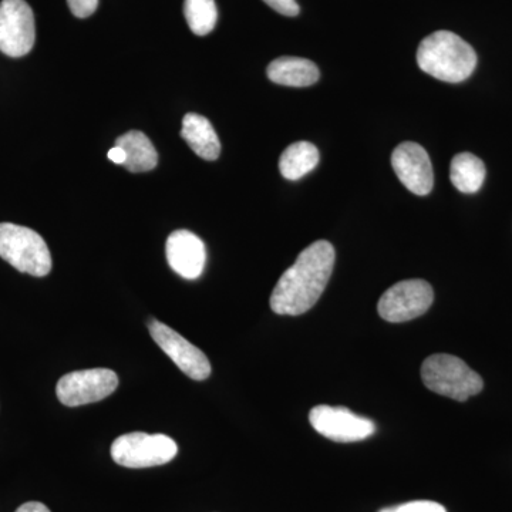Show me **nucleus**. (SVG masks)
<instances>
[{
    "instance_id": "obj_4",
    "label": "nucleus",
    "mask_w": 512,
    "mask_h": 512,
    "mask_svg": "<svg viewBox=\"0 0 512 512\" xmlns=\"http://www.w3.org/2000/svg\"><path fill=\"white\" fill-rule=\"evenodd\" d=\"M0 258L23 274L42 278L52 271V255L45 239L33 229L0 224Z\"/></svg>"
},
{
    "instance_id": "obj_12",
    "label": "nucleus",
    "mask_w": 512,
    "mask_h": 512,
    "mask_svg": "<svg viewBox=\"0 0 512 512\" xmlns=\"http://www.w3.org/2000/svg\"><path fill=\"white\" fill-rule=\"evenodd\" d=\"M165 254L168 265L181 278L194 281L204 272L207 261L204 242L187 229H178L168 237Z\"/></svg>"
},
{
    "instance_id": "obj_7",
    "label": "nucleus",
    "mask_w": 512,
    "mask_h": 512,
    "mask_svg": "<svg viewBox=\"0 0 512 512\" xmlns=\"http://www.w3.org/2000/svg\"><path fill=\"white\" fill-rule=\"evenodd\" d=\"M119 377L110 369L77 370L67 373L56 387L57 399L67 407L97 403L116 392Z\"/></svg>"
},
{
    "instance_id": "obj_1",
    "label": "nucleus",
    "mask_w": 512,
    "mask_h": 512,
    "mask_svg": "<svg viewBox=\"0 0 512 512\" xmlns=\"http://www.w3.org/2000/svg\"><path fill=\"white\" fill-rule=\"evenodd\" d=\"M335 259V248L328 241H316L303 249L276 284L271 295L272 311L285 316L311 311L328 285Z\"/></svg>"
},
{
    "instance_id": "obj_22",
    "label": "nucleus",
    "mask_w": 512,
    "mask_h": 512,
    "mask_svg": "<svg viewBox=\"0 0 512 512\" xmlns=\"http://www.w3.org/2000/svg\"><path fill=\"white\" fill-rule=\"evenodd\" d=\"M16 512H50V510L45 504L30 501V503L20 505Z\"/></svg>"
},
{
    "instance_id": "obj_13",
    "label": "nucleus",
    "mask_w": 512,
    "mask_h": 512,
    "mask_svg": "<svg viewBox=\"0 0 512 512\" xmlns=\"http://www.w3.org/2000/svg\"><path fill=\"white\" fill-rule=\"evenodd\" d=\"M269 80L281 86L309 87L318 83L319 69L315 63L302 57L282 56L266 69Z\"/></svg>"
},
{
    "instance_id": "obj_10",
    "label": "nucleus",
    "mask_w": 512,
    "mask_h": 512,
    "mask_svg": "<svg viewBox=\"0 0 512 512\" xmlns=\"http://www.w3.org/2000/svg\"><path fill=\"white\" fill-rule=\"evenodd\" d=\"M313 429L336 443H356L369 439L376 431L375 423L357 416L346 407L316 406L309 413Z\"/></svg>"
},
{
    "instance_id": "obj_9",
    "label": "nucleus",
    "mask_w": 512,
    "mask_h": 512,
    "mask_svg": "<svg viewBox=\"0 0 512 512\" xmlns=\"http://www.w3.org/2000/svg\"><path fill=\"white\" fill-rule=\"evenodd\" d=\"M151 338L157 343L158 348L177 365L185 376L192 380H207L211 375V363L208 357L197 346L184 339L180 333L175 332L170 326L151 319L148 322Z\"/></svg>"
},
{
    "instance_id": "obj_19",
    "label": "nucleus",
    "mask_w": 512,
    "mask_h": 512,
    "mask_svg": "<svg viewBox=\"0 0 512 512\" xmlns=\"http://www.w3.org/2000/svg\"><path fill=\"white\" fill-rule=\"evenodd\" d=\"M379 512H447L446 508L439 503L434 501H412V503H406L397 505V507L384 508Z\"/></svg>"
},
{
    "instance_id": "obj_15",
    "label": "nucleus",
    "mask_w": 512,
    "mask_h": 512,
    "mask_svg": "<svg viewBox=\"0 0 512 512\" xmlns=\"http://www.w3.org/2000/svg\"><path fill=\"white\" fill-rule=\"evenodd\" d=\"M116 146L126 153L124 167L130 173H147L158 164V154L150 138L141 131L133 130L117 138Z\"/></svg>"
},
{
    "instance_id": "obj_23",
    "label": "nucleus",
    "mask_w": 512,
    "mask_h": 512,
    "mask_svg": "<svg viewBox=\"0 0 512 512\" xmlns=\"http://www.w3.org/2000/svg\"><path fill=\"white\" fill-rule=\"evenodd\" d=\"M126 153H124L123 148L121 147H113L109 151V160L111 163L124 165L126 163Z\"/></svg>"
},
{
    "instance_id": "obj_3",
    "label": "nucleus",
    "mask_w": 512,
    "mask_h": 512,
    "mask_svg": "<svg viewBox=\"0 0 512 512\" xmlns=\"http://www.w3.org/2000/svg\"><path fill=\"white\" fill-rule=\"evenodd\" d=\"M421 379L431 392L466 402L483 390L484 382L460 357L433 355L421 366Z\"/></svg>"
},
{
    "instance_id": "obj_5",
    "label": "nucleus",
    "mask_w": 512,
    "mask_h": 512,
    "mask_svg": "<svg viewBox=\"0 0 512 512\" xmlns=\"http://www.w3.org/2000/svg\"><path fill=\"white\" fill-rule=\"evenodd\" d=\"M178 453L177 443L164 434H124L111 444V457L121 467L148 468L164 466Z\"/></svg>"
},
{
    "instance_id": "obj_14",
    "label": "nucleus",
    "mask_w": 512,
    "mask_h": 512,
    "mask_svg": "<svg viewBox=\"0 0 512 512\" xmlns=\"http://www.w3.org/2000/svg\"><path fill=\"white\" fill-rule=\"evenodd\" d=\"M181 137L187 141L191 150L198 157L207 161H214L220 157L221 143L210 120L200 114L188 113L183 120Z\"/></svg>"
},
{
    "instance_id": "obj_6",
    "label": "nucleus",
    "mask_w": 512,
    "mask_h": 512,
    "mask_svg": "<svg viewBox=\"0 0 512 512\" xmlns=\"http://www.w3.org/2000/svg\"><path fill=\"white\" fill-rule=\"evenodd\" d=\"M433 301L434 292L429 282L410 279L387 289L380 298L377 311L387 322H409L429 311Z\"/></svg>"
},
{
    "instance_id": "obj_11",
    "label": "nucleus",
    "mask_w": 512,
    "mask_h": 512,
    "mask_svg": "<svg viewBox=\"0 0 512 512\" xmlns=\"http://www.w3.org/2000/svg\"><path fill=\"white\" fill-rule=\"evenodd\" d=\"M392 165L404 187L413 194L427 195L433 190V165L420 144L407 141L394 148Z\"/></svg>"
},
{
    "instance_id": "obj_2",
    "label": "nucleus",
    "mask_w": 512,
    "mask_h": 512,
    "mask_svg": "<svg viewBox=\"0 0 512 512\" xmlns=\"http://www.w3.org/2000/svg\"><path fill=\"white\" fill-rule=\"evenodd\" d=\"M417 63L424 73L434 79L461 83L476 70L477 53L456 33L439 30L421 40Z\"/></svg>"
},
{
    "instance_id": "obj_16",
    "label": "nucleus",
    "mask_w": 512,
    "mask_h": 512,
    "mask_svg": "<svg viewBox=\"0 0 512 512\" xmlns=\"http://www.w3.org/2000/svg\"><path fill=\"white\" fill-rule=\"evenodd\" d=\"M319 164L318 148L308 141L291 144L279 160V171L289 181H298Z\"/></svg>"
},
{
    "instance_id": "obj_21",
    "label": "nucleus",
    "mask_w": 512,
    "mask_h": 512,
    "mask_svg": "<svg viewBox=\"0 0 512 512\" xmlns=\"http://www.w3.org/2000/svg\"><path fill=\"white\" fill-rule=\"evenodd\" d=\"M264 2L269 8L276 10L281 15L289 16V18L299 15V5L296 0H264Z\"/></svg>"
},
{
    "instance_id": "obj_20",
    "label": "nucleus",
    "mask_w": 512,
    "mask_h": 512,
    "mask_svg": "<svg viewBox=\"0 0 512 512\" xmlns=\"http://www.w3.org/2000/svg\"><path fill=\"white\" fill-rule=\"evenodd\" d=\"M67 3L73 15L79 19L89 18L99 6V0H67Z\"/></svg>"
},
{
    "instance_id": "obj_8",
    "label": "nucleus",
    "mask_w": 512,
    "mask_h": 512,
    "mask_svg": "<svg viewBox=\"0 0 512 512\" xmlns=\"http://www.w3.org/2000/svg\"><path fill=\"white\" fill-rule=\"evenodd\" d=\"M35 16L25 0L0 2V52L23 57L35 46Z\"/></svg>"
},
{
    "instance_id": "obj_18",
    "label": "nucleus",
    "mask_w": 512,
    "mask_h": 512,
    "mask_svg": "<svg viewBox=\"0 0 512 512\" xmlns=\"http://www.w3.org/2000/svg\"><path fill=\"white\" fill-rule=\"evenodd\" d=\"M184 15L191 32L197 36L208 35L217 25L218 10L214 0H185Z\"/></svg>"
},
{
    "instance_id": "obj_17",
    "label": "nucleus",
    "mask_w": 512,
    "mask_h": 512,
    "mask_svg": "<svg viewBox=\"0 0 512 512\" xmlns=\"http://www.w3.org/2000/svg\"><path fill=\"white\" fill-rule=\"evenodd\" d=\"M451 183L464 194H474L483 187L485 165L480 158L471 153L457 154L451 161Z\"/></svg>"
}]
</instances>
